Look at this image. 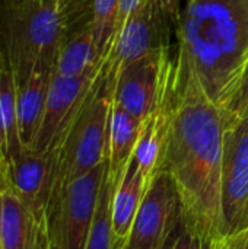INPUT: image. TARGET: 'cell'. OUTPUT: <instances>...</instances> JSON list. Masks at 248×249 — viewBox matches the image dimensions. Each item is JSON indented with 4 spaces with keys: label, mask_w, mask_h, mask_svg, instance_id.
<instances>
[{
    "label": "cell",
    "mask_w": 248,
    "mask_h": 249,
    "mask_svg": "<svg viewBox=\"0 0 248 249\" xmlns=\"http://www.w3.org/2000/svg\"><path fill=\"white\" fill-rule=\"evenodd\" d=\"M222 147V109L194 76L172 66L158 171L171 177L183 219L208 242L224 238Z\"/></svg>",
    "instance_id": "cell-1"
},
{
    "label": "cell",
    "mask_w": 248,
    "mask_h": 249,
    "mask_svg": "<svg viewBox=\"0 0 248 249\" xmlns=\"http://www.w3.org/2000/svg\"><path fill=\"white\" fill-rule=\"evenodd\" d=\"M175 34L174 69L225 111L248 69V0H186Z\"/></svg>",
    "instance_id": "cell-2"
},
{
    "label": "cell",
    "mask_w": 248,
    "mask_h": 249,
    "mask_svg": "<svg viewBox=\"0 0 248 249\" xmlns=\"http://www.w3.org/2000/svg\"><path fill=\"white\" fill-rule=\"evenodd\" d=\"M115 79L107 58L82 108L57 147L53 149L56 174L51 198L108 159V131Z\"/></svg>",
    "instance_id": "cell-3"
},
{
    "label": "cell",
    "mask_w": 248,
    "mask_h": 249,
    "mask_svg": "<svg viewBox=\"0 0 248 249\" xmlns=\"http://www.w3.org/2000/svg\"><path fill=\"white\" fill-rule=\"evenodd\" d=\"M0 36L9 55L16 88L25 83L41 64L56 66L63 36L57 0L0 3Z\"/></svg>",
    "instance_id": "cell-4"
},
{
    "label": "cell",
    "mask_w": 248,
    "mask_h": 249,
    "mask_svg": "<svg viewBox=\"0 0 248 249\" xmlns=\"http://www.w3.org/2000/svg\"><path fill=\"white\" fill-rule=\"evenodd\" d=\"M107 171L108 159L51 198L47 209L50 249H85Z\"/></svg>",
    "instance_id": "cell-5"
},
{
    "label": "cell",
    "mask_w": 248,
    "mask_h": 249,
    "mask_svg": "<svg viewBox=\"0 0 248 249\" xmlns=\"http://www.w3.org/2000/svg\"><path fill=\"white\" fill-rule=\"evenodd\" d=\"M181 216L180 197L171 177L158 171L148 185L124 245L130 249H168Z\"/></svg>",
    "instance_id": "cell-6"
},
{
    "label": "cell",
    "mask_w": 248,
    "mask_h": 249,
    "mask_svg": "<svg viewBox=\"0 0 248 249\" xmlns=\"http://www.w3.org/2000/svg\"><path fill=\"white\" fill-rule=\"evenodd\" d=\"M171 71L168 45L127 64L117 73L114 104L145 123L164 101Z\"/></svg>",
    "instance_id": "cell-7"
},
{
    "label": "cell",
    "mask_w": 248,
    "mask_h": 249,
    "mask_svg": "<svg viewBox=\"0 0 248 249\" xmlns=\"http://www.w3.org/2000/svg\"><path fill=\"white\" fill-rule=\"evenodd\" d=\"M222 214L224 236L248 226V117L224 118Z\"/></svg>",
    "instance_id": "cell-8"
},
{
    "label": "cell",
    "mask_w": 248,
    "mask_h": 249,
    "mask_svg": "<svg viewBox=\"0 0 248 249\" xmlns=\"http://www.w3.org/2000/svg\"><path fill=\"white\" fill-rule=\"evenodd\" d=\"M105 61L80 76L53 74L32 152L42 153L57 147L73 118L82 108Z\"/></svg>",
    "instance_id": "cell-9"
},
{
    "label": "cell",
    "mask_w": 248,
    "mask_h": 249,
    "mask_svg": "<svg viewBox=\"0 0 248 249\" xmlns=\"http://www.w3.org/2000/svg\"><path fill=\"white\" fill-rule=\"evenodd\" d=\"M165 45H168V23L152 0H139L108 55L110 70L117 77L127 64Z\"/></svg>",
    "instance_id": "cell-10"
},
{
    "label": "cell",
    "mask_w": 248,
    "mask_h": 249,
    "mask_svg": "<svg viewBox=\"0 0 248 249\" xmlns=\"http://www.w3.org/2000/svg\"><path fill=\"white\" fill-rule=\"evenodd\" d=\"M54 150H23L10 166L4 185L10 187L23 206L41 222H47V209L54 188Z\"/></svg>",
    "instance_id": "cell-11"
},
{
    "label": "cell",
    "mask_w": 248,
    "mask_h": 249,
    "mask_svg": "<svg viewBox=\"0 0 248 249\" xmlns=\"http://www.w3.org/2000/svg\"><path fill=\"white\" fill-rule=\"evenodd\" d=\"M0 244L1 249H50L47 222L38 220L7 185L0 188Z\"/></svg>",
    "instance_id": "cell-12"
},
{
    "label": "cell",
    "mask_w": 248,
    "mask_h": 249,
    "mask_svg": "<svg viewBox=\"0 0 248 249\" xmlns=\"http://www.w3.org/2000/svg\"><path fill=\"white\" fill-rule=\"evenodd\" d=\"M53 74L54 66L41 64L16 88V130L23 150H32L35 143Z\"/></svg>",
    "instance_id": "cell-13"
},
{
    "label": "cell",
    "mask_w": 248,
    "mask_h": 249,
    "mask_svg": "<svg viewBox=\"0 0 248 249\" xmlns=\"http://www.w3.org/2000/svg\"><path fill=\"white\" fill-rule=\"evenodd\" d=\"M22 152L16 130L15 73L0 36V177L3 184L10 166Z\"/></svg>",
    "instance_id": "cell-14"
},
{
    "label": "cell",
    "mask_w": 248,
    "mask_h": 249,
    "mask_svg": "<svg viewBox=\"0 0 248 249\" xmlns=\"http://www.w3.org/2000/svg\"><path fill=\"white\" fill-rule=\"evenodd\" d=\"M149 182L151 181L143 175L132 158L126 169L118 177L113 194L114 247L126 242Z\"/></svg>",
    "instance_id": "cell-15"
},
{
    "label": "cell",
    "mask_w": 248,
    "mask_h": 249,
    "mask_svg": "<svg viewBox=\"0 0 248 249\" xmlns=\"http://www.w3.org/2000/svg\"><path fill=\"white\" fill-rule=\"evenodd\" d=\"M142 128L143 121L113 101L108 131V174L113 178L117 179L129 165Z\"/></svg>",
    "instance_id": "cell-16"
},
{
    "label": "cell",
    "mask_w": 248,
    "mask_h": 249,
    "mask_svg": "<svg viewBox=\"0 0 248 249\" xmlns=\"http://www.w3.org/2000/svg\"><path fill=\"white\" fill-rule=\"evenodd\" d=\"M105 60L98 54L94 29L92 25H89L61 39L54 73L60 76H80L101 66Z\"/></svg>",
    "instance_id": "cell-17"
},
{
    "label": "cell",
    "mask_w": 248,
    "mask_h": 249,
    "mask_svg": "<svg viewBox=\"0 0 248 249\" xmlns=\"http://www.w3.org/2000/svg\"><path fill=\"white\" fill-rule=\"evenodd\" d=\"M117 179L113 178L107 171L85 249H114L113 194H114V187H115Z\"/></svg>",
    "instance_id": "cell-18"
},
{
    "label": "cell",
    "mask_w": 248,
    "mask_h": 249,
    "mask_svg": "<svg viewBox=\"0 0 248 249\" xmlns=\"http://www.w3.org/2000/svg\"><path fill=\"white\" fill-rule=\"evenodd\" d=\"M118 0H94L92 4V29L95 45L101 58H108L117 26Z\"/></svg>",
    "instance_id": "cell-19"
},
{
    "label": "cell",
    "mask_w": 248,
    "mask_h": 249,
    "mask_svg": "<svg viewBox=\"0 0 248 249\" xmlns=\"http://www.w3.org/2000/svg\"><path fill=\"white\" fill-rule=\"evenodd\" d=\"M212 242H208L203 235L191 228L181 216L180 226L168 249H209Z\"/></svg>",
    "instance_id": "cell-20"
},
{
    "label": "cell",
    "mask_w": 248,
    "mask_h": 249,
    "mask_svg": "<svg viewBox=\"0 0 248 249\" xmlns=\"http://www.w3.org/2000/svg\"><path fill=\"white\" fill-rule=\"evenodd\" d=\"M248 108V69L246 70L235 96L225 111H222L224 118H238Z\"/></svg>",
    "instance_id": "cell-21"
},
{
    "label": "cell",
    "mask_w": 248,
    "mask_h": 249,
    "mask_svg": "<svg viewBox=\"0 0 248 249\" xmlns=\"http://www.w3.org/2000/svg\"><path fill=\"white\" fill-rule=\"evenodd\" d=\"M168 25H177L181 12V0H152Z\"/></svg>",
    "instance_id": "cell-22"
},
{
    "label": "cell",
    "mask_w": 248,
    "mask_h": 249,
    "mask_svg": "<svg viewBox=\"0 0 248 249\" xmlns=\"http://www.w3.org/2000/svg\"><path fill=\"white\" fill-rule=\"evenodd\" d=\"M229 249H248V226L238 233L224 236Z\"/></svg>",
    "instance_id": "cell-23"
},
{
    "label": "cell",
    "mask_w": 248,
    "mask_h": 249,
    "mask_svg": "<svg viewBox=\"0 0 248 249\" xmlns=\"http://www.w3.org/2000/svg\"><path fill=\"white\" fill-rule=\"evenodd\" d=\"M209 249H229L228 248V244L225 241V238H221V239H216L210 244V248Z\"/></svg>",
    "instance_id": "cell-24"
},
{
    "label": "cell",
    "mask_w": 248,
    "mask_h": 249,
    "mask_svg": "<svg viewBox=\"0 0 248 249\" xmlns=\"http://www.w3.org/2000/svg\"><path fill=\"white\" fill-rule=\"evenodd\" d=\"M114 249H130V248H127L124 244H118V245H115V247H114Z\"/></svg>",
    "instance_id": "cell-25"
},
{
    "label": "cell",
    "mask_w": 248,
    "mask_h": 249,
    "mask_svg": "<svg viewBox=\"0 0 248 249\" xmlns=\"http://www.w3.org/2000/svg\"><path fill=\"white\" fill-rule=\"evenodd\" d=\"M22 1H28V3H42V1H45V0H22Z\"/></svg>",
    "instance_id": "cell-26"
},
{
    "label": "cell",
    "mask_w": 248,
    "mask_h": 249,
    "mask_svg": "<svg viewBox=\"0 0 248 249\" xmlns=\"http://www.w3.org/2000/svg\"><path fill=\"white\" fill-rule=\"evenodd\" d=\"M0 185H1V187H4V184H3V181H1V177H0Z\"/></svg>",
    "instance_id": "cell-27"
},
{
    "label": "cell",
    "mask_w": 248,
    "mask_h": 249,
    "mask_svg": "<svg viewBox=\"0 0 248 249\" xmlns=\"http://www.w3.org/2000/svg\"><path fill=\"white\" fill-rule=\"evenodd\" d=\"M0 188H1V185H0ZM0 249H1V244H0Z\"/></svg>",
    "instance_id": "cell-28"
}]
</instances>
